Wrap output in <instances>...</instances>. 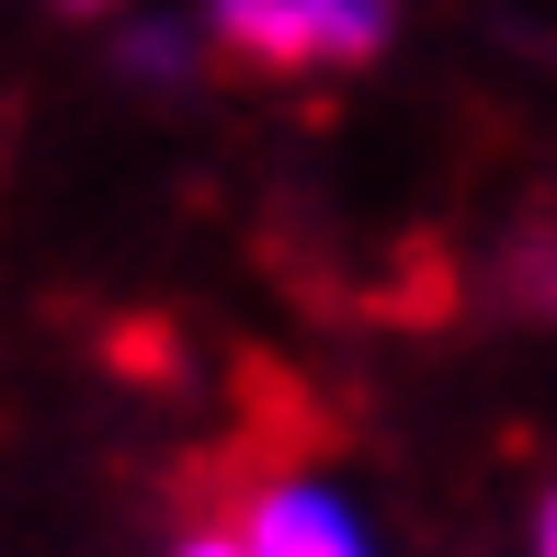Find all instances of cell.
I'll use <instances>...</instances> for the list:
<instances>
[{
	"instance_id": "6da1fadb",
	"label": "cell",
	"mask_w": 557,
	"mask_h": 557,
	"mask_svg": "<svg viewBox=\"0 0 557 557\" xmlns=\"http://www.w3.org/2000/svg\"><path fill=\"white\" fill-rule=\"evenodd\" d=\"M216 35L273 81H331L387 35V0H216Z\"/></svg>"
},
{
	"instance_id": "7a4b0ae2",
	"label": "cell",
	"mask_w": 557,
	"mask_h": 557,
	"mask_svg": "<svg viewBox=\"0 0 557 557\" xmlns=\"http://www.w3.org/2000/svg\"><path fill=\"white\" fill-rule=\"evenodd\" d=\"M227 523L250 535V557H364L352 512L331 490H308V478H250V490L227 500Z\"/></svg>"
},
{
	"instance_id": "3957f363",
	"label": "cell",
	"mask_w": 557,
	"mask_h": 557,
	"mask_svg": "<svg viewBox=\"0 0 557 557\" xmlns=\"http://www.w3.org/2000/svg\"><path fill=\"white\" fill-rule=\"evenodd\" d=\"M183 557H250V535L216 512V523H194V535H183Z\"/></svg>"
},
{
	"instance_id": "277c9868",
	"label": "cell",
	"mask_w": 557,
	"mask_h": 557,
	"mask_svg": "<svg viewBox=\"0 0 557 557\" xmlns=\"http://www.w3.org/2000/svg\"><path fill=\"white\" fill-rule=\"evenodd\" d=\"M535 557H557V500H546V523H535Z\"/></svg>"
},
{
	"instance_id": "5b68a950",
	"label": "cell",
	"mask_w": 557,
	"mask_h": 557,
	"mask_svg": "<svg viewBox=\"0 0 557 557\" xmlns=\"http://www.w3.org/2000/svg\"><path fill=\"white\" fill-rule=\"evenodd\" d=\"M81 12H91V0H81Z\"/></svg>"
}]
</instances>
